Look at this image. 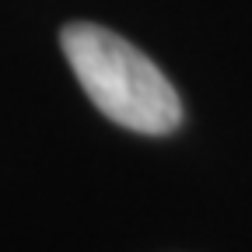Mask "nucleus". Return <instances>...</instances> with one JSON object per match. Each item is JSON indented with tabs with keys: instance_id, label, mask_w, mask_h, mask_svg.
Here are the masks:
<instances>
[{
	"instance_id": "nucleus-1",
	"label": "nucleus",
	"mask_w": 252,
	"mask_h": 252,
	"mask_svg": "<svg viewBox=\"0 0 252 252\" xmlns=\"http://www.w3.org/2000/svg\"><path fill=\"white\" fill-rule=\"evenodd\" d=\"M60 42L88 98L112 123L151 137L172 133L182 123V102L168 77L123 35L74 21L63 28Z\"/></svg>"
}]
</instances>
